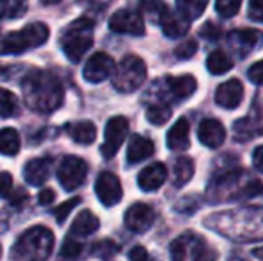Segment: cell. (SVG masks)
Wrapping results in <instances>:
<instances>
[{"label": "cell", "instance_id": "obj_18", "mask_svg": "<svg viewBox=\"0 0 263 261\" xmlns=\"http://www.w3.org/2000/svg\"><path fill=\"white\" fill-rule=\"evenodd\" d=\"M166 181V167L163 163H153L138 174V186L143 192H156Z\"/></svg>", "mask_w": 263, "mask_h": 261}, {"label": "cell", "instance_id": "obj_9", "mask_svg": "<svg viewBox=\"0 0 263 261\" xmlns=\"http://www.w3.org/2000/svg\"><path fill=\"white\" fill-rule=\"evenodd\" d=\"M88 175V165L83 157L77 156H65L59 163L58 168V179L59 185L66 190V192H73L77 190Z\"/></svg>", "mask_w": 263, "mask_h": 261}, {"label": "cell", "instance_id": "obj_37", "mask_svg": "<svg viewBox=\"0 0 263 261\" xmlns=\"http://www.w3.org/2000/svg\"><path fill=\"white\" fill-rule=\"evenodd\" d=\"M77 204H81V198L79 197H73V198H70V200H66V202H63L61 206H58V208L54 209V216H55V222L58 224H63L66 218H68V215H70V211H72L73 208H76Z\"/></svg>", "mask_w": 263, "mask_h": 261}, {"label": "cell", "instance_id": "obj_12", "mask_svg": "<svg viewBox=\"0 0 263 261\" xmlns=\"http://www.w3.org/2000/svg\"><path fill=\"white\" fill-rule=\"evenodd\" d=\"M109 29L117 34H131L143 36L145 34V24L140 13L131 9H120L109 18Z\"/></svg>", "mask_w": 263, "mask_h": 261}, {"label": "cell", "instance_id": "obj_13", "mask_svg": "<svg viewBox=\"0 0 263 261\" xmlns=\"http://www.w3.org/2000/svg\"><path fill=\"white\" fill-rule=\"evenodd\" d=\"M154 220H156L154 209L149 204H143V202L133 204L124 215L125 227L129 231H133V233H145V231H149L153 227Z\"/></svg>", "mask_w": 263, "mask_h": 261}, {"label": "cell", "instance_id": "obj_27", "mask_svg": "<svg viewBox=\"0 0 263 261\" xmlns=\"http://www.w3.org/2000/svg\"><path fill=\"white\" fill-rule=\"evenodd\" d=\"M208 2L210 0H176V7L181 16H184L188 22H192L202 16V13L208 7Z\"/></svg>", "mask_w": 263, "mask_h": 261}, {"label": "cell", "instance_id": "obj_1", "mask_svg": "<svg viewBox=\"0 0 263 261\" xmlns=\"http://www.w3.org/2000/svg\"><path fill=\"white\" fill-rule=\"evenodd\" d=\"M22 91H24V101L32 111L52 113L63 104L65 91L59 83V79L52 72L45 70H31L22 81Z\"/></svg>", "mask_w": 263, "mask_h": 261}, {"label": "cell", "instance_id": "obj_31", "mask_svg": "<svg viewBox=\"0 0 263 261\" xmlns=\"http://www.w3.org/2000/svg\"><path fill=\"white\" fill-rule=\"evenodd\" d=\"M18 113V98L13 91L0 88V118H11Z\"/></svg>", "mask_w": 263, "mask_h": 261}, {"label": "cell", "instance_id": "obj_44", "mask_svg": "<svg viewBox=\"0 0 263 261\" xmlns=\"http://www.w3.org/2000/svg\"><path fill=\"white\" fill-rule=\"evenodd\" d=\"M201 36L210 38V39H217L218 36H220V29H218L215 24H204L201 29Z\"/></svg>", "mask_w": 263, "mask_h": 261}, {"label": "cell", "instance_id": "obj_6", "mask_svg": "<svg viewBox=\"0 0 263 261\" xmlns=\"http://www.w3.org/2000/svg\"><path fill=\"white\" fill-rule=\"evenodd\" d=\"M113 86L120 93H133L143 84L147 77V66L143 63L142 57L135 56V54H129L124 59L115 66L113 73Z\"/></svg>", "mask_w": 263, "mask_h": 261}, {"label": "cell", "instance_id": "obj_25", "mask_svg": "<svg viewBox=\"0 0 263 261\" xmlns=\"http://www.w3.org/2000/svg\"><path fill=\"white\" fill-rule=\"evenodd\" d=\"M194 172H195V165L194 159L188 156H183L174 163V177L172 183L176 188H181L184 186L186 183H190V179L194 177Z\"/></svg>", "mask_w": 263, "mask_h": 261}, {"label": "cell", "instance_id": "obj_26", "mask_svg": "<svg viewBox=\"0 0 263 261\" xmlns=\"http://www.w3.org/2000/svg\"><path fill=\"white\" fill-rule=\"evenodd\" d=\"M68 129H70L72 139L76 143H79V145H90V143H93L95 138H97V127L91 122H88V120L73 124Z\"/></svg>", "mask_w": 263, "mask_h": 261}, {"label": "cell", "instance_id": "obj_48", "mask_svg": "<svg viewBox=\"0 0 263 261\" xmlns=\"http://www.w3.org/2000/svg\"><path fill=\"white\" fill-rule=\"evenodd\" d=\"M42 2L45 4V6H54V4H59L61 0H42Z\"/></svg>", "mask_w": 263, "mask_h": 261}, {"label": "cell", "instance_id": "obj_32", "mask_svg": "<svg viewBox=\"0 0 263 261\" xmlns=\"http://www.w3.org/2000/svg\"><path fill=\"white\" fill-rule=\"evenodd\" d=\"M172 109L168 104H151L145 111V116L153 126H165L170 120Z\"/></svg>", "mask_w": 263, "mask_h": 261}, {"label": "cell", "instance_id": "obj_4", "mask_svg": "<svg viewBox=\"0 0 263 261\" xmlns=\"http://www.w3.org/2000/svg\"><path fill=\"white\" fill-rule=\"evenodd\" d=\"M93 29L95 22L88 16L77 18L65 29L61 36V49L72 63H79L84 54L91 49V45H93Z\"/></svg>", "mask_w": 263, "mask_h": 261}, {"label": "cell", "instance_id": "obj_10", "mask_svg": "<svg viewBox=\"0 0 263 261\" xmlns=\"http://www.w3.org/2000/svg\"><path fill=\"white\" fill-rule=\"evenodd\" d=\"M127 132H129V122L125 116H113V118L106 124L104 143H102V147H101V152L106 159H111V157L118 152V149L122 147L124 139L127 138Z\"/></svg>", "mask_w": 263, "mask_h": 261}, {"label": "cell", "instance_id": "obj_36", "mask_svg": "<svg viewBox=\"0 0 263 261\" xmlns=\"http://www.w3.org/2000/svg\"><path fill=\"white\" fill-rule=\"evenodd\" d=\"M118 252V245L111 240H102V242H97V244L91 247V254L93 256H99V258H111L113 254Z\"/></svg>", "mask_w": 263, "mask_h": 261}, {"label": "cell", "instance_id": "obj_49", "mask_svg": "<svg viewBox=\"0 0 263 261\" xmlns=\"http://www.w3.org/2000/svg\"><path fill=\"white\" fill-rule=\"evenodd\" d=\"M0 256H2V247H0Z\"/></svg>", "mask_w": 263, "mask_h": 261}, {"label": "cell", "instance_id": "obj_42", "mask_svg": "<svg viewBox=\"0 0 263 261\" xmlns=\"http://www.w3.org/2000/svg\"><path fill=\"white\" fill-rule=\"evenodd\" d=\"M129 261H154V259L151 258V254L147 252L145 247L136 245V247H133L131 252H129Z\"/></svg>", "mask_w": 263, "mask_h": 261}, {"label": "cell", "instance_id": "obj_29", "mask_svg": "<svg viewBox=\"0 0 263 261\" xmlns=\"http://www.w3.org/2000/svg\"><path fill=\"white\" fill-rule=\"evenodd\" d=\"M27 0H0V20H16L27 13Z\"/></svg>", "mask_w": 263, "mask_h": 261}, {"label": "cell", "instance_id": "obj_3", "mask_svg": "<svg viewBox=\"0 0 263 261\" xmlns=\"http://www.w3.org/2000/svg\"><path fill=\"white\" fill-rule=\"evenodd\" d=\"M242 170L222 172L215 175L213 183L208 186V193H211L213 200H235V198H249L263 195V185L260 181H247L242 185Z\"/></svg>", "mask_w": 263, "mask_h": 261}, {"label": "cell", "instance_id": "obj_46", "mask_svg": "<svg viewBox=\"0 0 263 261\" xmlns=\"http://www.w3.org/2000/svg\"><path fill=\"white\" fill-rule=\"evenodd\" d=\"M253 163H254V168L263 174V145H260V147H256V149H254Z\"/></svg>", "mask_w": 263, "mask_h": 261}, {"label": "cell", "instance_id": "obj_47", "mask_svg": "<svg viewBox=\"0 0 263 261\" xmlns=\"http://www.w3.org/2000/svg\"><path fill=\"white\" fill-rule=\"evenodd\" d=\"M253 254H254V258H258V259H261V261H263V247H260V249H254Z\"/></svg>", "mask_w": 263, "mask_h": 261}, {"label": "cell", "instance_id": "obj_30", "mask_svg": "<svg viewBox=\"0 0 263 261\" xmlns=\"http://www.w3.org/2000/svg\"><path fill=\"white\" fill-rule=\"evenodd\" d=\"M206 68L213 75H222V73L229 72L233 68V59L226 52H222V50H215L206 59Z\"/></svg>", "mask_w": 263, "mask_h": 261}, {"label": "cell", "instance_id": "obj_43", "mask_svg": "<svg viewBox=\"0 0 263 261\" xmlns=\"http://www.w3.org/2000/svg\"><path fill=\"white\" fill-rule=\"evenodd\" d=\"M113 0H79V4H83L88 9H95V11H102L106 9Z\"/></svg>", "mask_w": 263, "mask_h": 261}, {"label": "cell", "instance_id": "obj_35", "mask_svg": "<svg viewBox=\"0 0 263 261\" xmlns=\"http://www.w3.org/2000/svg\"><path fill=\"white\" fill-rule=\"evenodd\" d=\"M83 244L79 240H73V238L66 236L65 242H63V247H61V258L65 259H73L83 252Z\"/></svg>", "mask_w": 263, "mask_h": 261}, {"label": "cell", "instance_id": "obj_41", "mask_svg": "<svg viewBox=\"0 0 263 261\" xmlns=\"http://www.w3.org/2000/svg\"><path fill=\"white\" fill-rule=\"evenodd\" d=\"M247 77H249L251 83L258 84V86H263V59L254 63L247 72Z\"/></svg>", "mask_w": 263, "mask_h": 261}, {"label": "cell", "instance_id": "obj_33", "mask_svg": "<svg viewBox=\"0 0 263 261\" xmlns=\"http://www.w3.org/2000/svg\"><path fill=\"white\" fill-rule=\"evenodd\" d=\"M168 9L163 0H140V11L154 24H159V18Z\"/></svg>", "mask_w": 263, "mask_h": 261}, {"label": "cell", "instance_id": "obj_24", "mask_svg": "<svg viewBox=\"0 0 263 261\" xmlns=\"http://www.w3.org/2000/svg\"><path fill=\"white\" fill-rule=\"evenodd\" d=\"M154 154V143L153 139L145 138V136H133L131 143L127 147V161L129 165L140 163V161L147 159Z\"/></svg>", "mask_w": 263, "mask_h": 261}, {"label": "cell", "instance_id": "obj_19", "mask_svg": "<svg viewBox=\"0 0 263 261\" xmlns=\"http://www.w3.org/2000/svg\"><path fill=\"white\" fill-rule=\"evenodd\" d=\"M99 226H101V222H99L97 216L91 211H88V209H83V211L76 216V220H73L72 227H70L66 236L73 238V240H83V238L93 234L95 231L99 229Z\"/></svg>", "mask_w": 263, "mask_h": 261}, {"label": "cell", "instance_id": "obj_34", "mask_svg": "<svg viewBox=\"0 0 263 261\" xmlns=\"http://www.w3.org/2000/svg\"><path fill=\"white\" fill-rule=\"evenodd\" d=\"M242 0H215V9L222 18H233L240 11Z\"/></svg>", "mask_w": 263, "mask_h": 261}, {"label": "cell", "instance_id": "obj_2", "mask_svg": "<svg viewBox=\"0 0 263 261\" xmlns=\"http://www.w3.org/2000/svg\"><path fill=\"white\" fill-rule=\"evenodd\" d=\"M54 249V234L49 227L34 226L27 229L13 245V261H47Z\"/></svg>", "mask_w": 263, "mask_h": 261}, {"label": "cell", "instance_id": "obj_14", "mask_svg": "<svg viewBox=\"0 0 263 261\" xmlns=\"http://www.w3.org/2000/svg\"><path fill=\"white\" fill-rule=\"evenodd\" d=\"M95 193H97V198L106 208L118 204L122 200V195H124L120 179L115 174H111V172H102L97 177V181H95Z\"/></svg>", "mask_w": 263, "mask_h": 261}, {"label": "cell", "instance_id": "obj_22", "mask_svg": "<svg viewBox=\"0 0 263 261\" xmlns=\"http://www.w3.org/2000/svg\"><path fill=\"white\" fill-rule=\"evenodd\" d=\"M166 145L170 150H186L190 147V124L186 118H179L166 134Z\"/></svg>", "mask_w": 263, "mask_h": 261}, {"label": "cell", "instance_id": "obj_38", "mask_svg": "<svg viewBox=\"0 0 263 261\" xmlns=\"http://www.w3.org/2000/svg\"><path fill=\"white\" fill-rule=\"evenodd\" d=\"M197 49L199 47L195 39H186V42H183L176 49V57H179V59H190L192 56H195Z\"/></svg>", "mask_w": 263, "mask_h": 261}, {"label": "cell", "instance_id": "obj_40", "mask_svg": "<svg viewBox=\"0 0 263 261\" xmlns=\"http://www.w3.org/2000/svg\"><path fill=\"white\" fill-rule=\"evenodd\" d=\"M249 18L263 24V0H249Z\"/></svg>", "mask_w": 263, "mask_h": 261}, {"label": "cell", "instance_id": "obj_11", "mask_svg": "<svg viewBox=\"0 0 263 261\" xmlns=\"http://www.w3.org/2000/svg\"><path fill=\"white\" fill-rule=\"evenodd\" d=\"M228 43L236 56L246 57L263 45V32L256 29H236L228 34Z\"/></svg>", "mask_w": 263, "mask_h": 261}, {"label": "cell", "instance_id": "obj_28", "mask_svg": "<svg viewBox=\"0 0 263 261\" xmlns=\"http://www.w3.org/2000/svg\"><path fill=\"white\" fill-rule=\"evenodd\" d=\"M20 150V134L13 127L0 129V154L4 156H16Z\"/></svg>", "mask_w": 263, "mask_h": 261}, {"label": "cell", "instance_id": "obj_15", "mask_svg": "<svg viewBox=\"0 0 263 261\" xmlns=\"http://www.w3.org/2000/svg\"><path fill=\"white\" fill-rule=\"evenodd\" d=\"M115 70V61L109 54L106 52H97L88 59V63L84 65L83 75L88 83L99 84L102 81H106L107 77H111Z\"/></svg>", "mask_w": 263, "mask_h": 261}, {"label": "cell", "instance_id": "obj_16", "mask_svg": "<svg viewBox=\"0 0 263 261\" xmlns=\"http://www.w3.org/2000/svg\"><path fill=\"white\" fill-rule=\"evenodd\" d=\"M243 98V84L238 79H229L224 84L217 88V93H215V102H217L220 108L226 109H235L240 106Z\"/></svg>", "mask_w": 263, "mask_h": 261}, {"label": "cell", "instance_id": "obj_23", "mask_svg": "<svg viewBox=\"0 0 263 261\" xmlns=\"http://www.w3.org/2000/svg\"><path fill=\"white\" fill-rule=\"evenodd\" d=\"M233 129H235V136L238 142H249V139L263 134V124L258 116L249 115L240 118L238 122H235Z\"/></svg>", "mask_w": 263, "mask_h": 261}, {"label": "cell", "instance_id": "obj_20", "mask_svg": "<svg viewBox=\"0 0 263 261\" xmlns=\"http://www.w3.org/2000/svg\"><path fill=\"white\" fill-rule=\"evenodd\" d=\"M50 167H52V163H50L49 157H36V159H31L24 167L25 183L31 186H42L43 183L49 179Z\"/></svg>", "mask_w": 263, "mask_h": 261}, {"label": "cell", "instance_id": "obj_8", "mask_svg": "<svg viewBox=\"0 0 263 261\" xmlns=\"http://www.w3.org/2000/svg\"><path fill=\"white\" fill-rule=\"evenodd\" d=\"M206 254V244L197 233H183L170 244L172 261H201Z\"/></svg>", "mask_w": 263, "mask_h": 261}, {"label": "cell", "instance_id": "obj_5", "mask_svg": "<svg viewBox=\"0 0 263 261\" xmlns=\"http://www.w3.org/2000/svg\"><path fill=\"white\" fill-rule=\"evenodd\" d=\"M50 31L45 24L34 22L20 31L0 34V54H22L36 47H42L49 39Z\"/></svg>", "mask_w": 263, "mask_h": 261}, {"label": "cell", "instance_id": "obj_21", "mask_svg": "<svg viewBox=\"0 0 263 261\" xmlns=\"http://www.w3.org/2000/svg\"><path fill=\"white\" fill-rule=\"evenodd\" d=\"M159 27H161L163 34L168 36V38H181L190 29V22L184 16H181L177 11L172 13L170 9H166L163 16L159 18Z\"/></svg>", "mask_w": 263, "mask_h": 261}, {"label": "cell", "instance_id": "obj_39", "mask_svg": "<svg viewBox=\"0 0 263 261\" xmlns=\"http://www.w3.org/2000/svg\"><path fill=\"white\" fill-rule=\"evenodd\" d=\"M13 192V177L9 172H0V198H7Z\"/></svg>", "mask_w": 263, "mask_h": 261}, {"label": "cell", "instance_id": "obj_17", "mask_svg": "<svg viewBox=\"0 0 263 261\" xmlns=\"http://www.w3.org/2000/svg\"><path fill=\"white\" fill-rule=\"evenodd\" d=\"M199 142L210 149H218L226 142V129L217 118H204L197 129Z\"/></svg>", "mask_w": 263, "mask_h": 261}, {"label": "cell", "instance_id": "obj_45", "mask_svg": "<svg viewBox=\"0 0 263 261\" xmlns=\"http://www.w3.org/2000/svg\"><path fill=\"white\" fill-rule=\"evenodd\" d=\"M54 200H55V193H54L50 188L42 190V192H40V195H38V202H40V204H42V206H49V204H52Z\"/></svg>", "mask_w": 263, "mask_h": 261}, {"label": "cell", "instance_id": "obj_7", "mask_svg": "<svg viewBox=\"0 0 263 261\" xmlns=\"http://www.w3.org/2000/svg\"><path fill=\"white\" fill-rule=\"evenodd\" d=\"M154 90H158L156 95L159 98H165L166 104H168V102H183L195 93V90H197V81H195V77L190 75V73H184V75H179V77L166 75L161 83H156Z\"/></svg>", "mask_w": 263, "mask_h": 261}]
</instances>
